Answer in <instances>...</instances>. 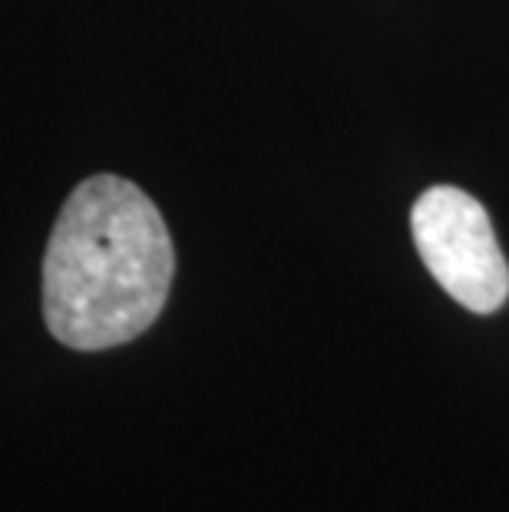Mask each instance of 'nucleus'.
<instances>
[{
    "instance_id": "f257e3e1",
    "label": "nucleus",
    "mask_w": 509,
    "mask_h": 512,
    "mask_svg": "<svg viewBox=\"0 0 509 512\" xmlns=\"http://www.w3.org/2000/svg\"><path fill=\"white\" fill-rule=\"evenodd\" d=\"M176 252L156 202L119 176H90L63 202L43 255V318L73 351L136 341L166 308Z\"/></svg>"
},
{
    "instance_id": "f03ea898",
    "label": "nucleus",
    "mask_w": 509,
    "mask_h": 512,
    "mask_svg": "<svg viewBox=\"0 0 509 512\" xmlns=\"http://www.w3.org/2000/svg\"><path fill=\"white\" fill-rule=\"evenodd\" d=\"M410 232L437 285L473 314L500 311L509 298V261L490 212L457 185H433L414 202Z\"/></svg>"
}]
</instances>
